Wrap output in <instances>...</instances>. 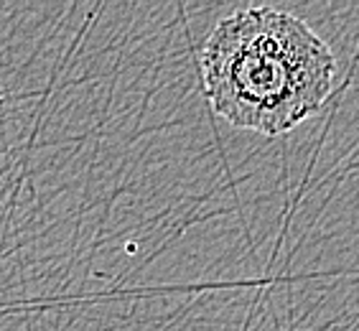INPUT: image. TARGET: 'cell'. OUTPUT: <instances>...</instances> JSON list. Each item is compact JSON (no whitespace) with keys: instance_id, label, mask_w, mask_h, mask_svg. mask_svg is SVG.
Segmentation results:
<instances>
[{"instance_id":"obj_1","label":"cell","mask_w":359,"mask_h":331,"mask_svg":"<svg viewBox=\"0 0 359 331\" xmlns=\"http://www.w3.org/2000/svg\"><path fill=\"white\" fill-rule=\"evenodd\" d=\"M201 82L219 118L276 138L324 107L337 87V56L304 18L242 8L207 36Z\"/></svg>"}]
</instances>
